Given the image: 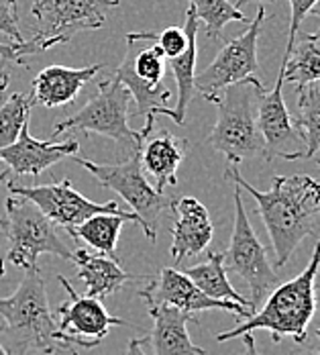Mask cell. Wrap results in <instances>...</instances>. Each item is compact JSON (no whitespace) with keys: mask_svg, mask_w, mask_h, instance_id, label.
Segmentation results:
<instances>
[{"mask_svg":"<svg viewBox=\"0 0 320 355\" xmlns=\"http://www.w3.org/2000/svg\"><path fill=\"white\" fill-rule=\"evenodd\" d=\"M224 178L253 196L276 251L274 268H284L296 248L314 233V220L320 214V182L306 174L274 176L272 188L261 192L235 166H229Z\"/></svg>","mask_w":320,"mask_h":355,"instance_id":"1","label":"cell"},{"mask_svg":"<svg viewBox=\"0 0 320 355\" xmlns=\"http://www.w3.org/2000/svg\"><path fill=\"white\" fill-rule=\"evenodd\" d=\"M0 345L10 355L71 354L49 309L41 270L27 272L10 296L0 298Z\"/></svg>","mask_w":320,"mask_h":355,"instance_id":"2","label":"cell"},{"mask_svg":"<svg viewBox=\"0 0 320 355\" xmlns=\"http://www.w3.org/2000/svg\"><path fill=\"white\" fill-rule=\"evenodd\" d=\"M320 270V241L312 251V259L302 274L285 284L276 286L263 300L261 309L237 329L222 331L216 341H231L243 337L257 329L269 331L272 339L280 343L284 337H292L296 343H304L308 335V324L317 313V276Z\"/></svg>","mask_w":320,"mask_h":355,"instance_id":"3","label":"cell"},{"mask_svg":"<svg viewBox=\"0 0 320 355\" xmlns=\"http://www.w3.org/2000/svg\"><path fill=\"white\" fill-rule=\"evenodd\" d=\"M265 86L251 76L229 86L216 101V123L208 135V143L220 151L231 166L249 157L263 155V139L257 127V101Z\"/></svg>","mask_w":320,"mask_h":355,"instance_id":"4","label":"cell"},{"mask_svg":"<svg viewBox=\"0 0 320 355\" xmlns=\"http://www.w3.org/2000/svg\"><path fill=\"white\" fill-rule=\"evenodd\" d=\"M129 105H131L129 90L114 76L107 78L98 84L96 94H92L84 107L53 127L51 137H60L66 131L94 133L118 143L131 155L139 153L145 139L151 135L153 127L145 125L143 131L131 129Z\"/></svg>","mask_w":320,"mask_h":355,"instance_id":"5","label":"cell"},{"mask_svg":"<svg viewBox=\"0 0 320 355\" xmlns=\"http://www.w3.org/2000/svg\"><path fill=\"white\" fill-rule=\"evenodd\" d=\"M118 0H31L33 37L21 45L23 58L70 43L82 31L100 29Z\"/></svg>","mask_w":320,"mask_h":355,"instance_id":"6","label":"cell"},{"mask_svg":"<svg viewBox=\"0 0 320 355\" xmlns=\"http://www.w3.org/2000/svg\"><path fill=\"white\" fill-rule=\"evenodd\" d=\"M2 233L8 239L6 259L25 272L39 270L41 255H55L71 261V249L60 239L55 225L33 202L8 194L4 200Z\"/></svg>","mask_w":320,"mask_h":355,"instance_id":"7","label":"cell"},{"mask_svg":"<svg viewBox=\"0 0 320 355\" xmlns=\"http://www.w3.org/2000/svg\"><path fill=\"white\" fill-rule=\"evenodd\" d=\"M141 153V151H139ZM133 153L129 159L121 164H96L90 159H84L80 155H73L71 159L80 164L84 170H88L105 188L114 190L131 205V213L137 214L139 225L143 227L147 239L155 243L157 239V223L159 214L172 209L174 198H168L166 194H159L143 174L141 155Z\"/></svg>","mask_w":320,"mask_h":355,"instance_id":"8","label":"cell"},{"mask_svg":"<svg viewBox=\"0 0 320 355\" xmlns=\"http://www.w3.org/2000/svg\"><path fill=\"white\" fill-rule=\"evenodd\" d=\"M233 200H235V218H233L231 243H229V249L222 253L224 270L226 274L233 272L247 282L251 290V309L255 313L263 304V300L269 296V292L278 286L280 278L267 259V251L261 245L259 237L255 235L251 227L239 186H235Z\"/></svg>","mask_w":320,"mask_h":355,"instance_id":"9","label":"cell"},{"mask_svg":"<svg viewBox=\"0 0 320 355\" xmlns=\"http://www.w3.org/2000/svg\"><path fill=\"white\" fill-rule=\"evenodd\" d=\"M265 17H267L265 8L259 6L255 19L249 21L247 31L226 41L224 47L214 58L213 64L206 70L196 73L194 90L200 92L208 103H214L229 86L239 84L251 76H255V71L259 68L257 39H259V31H261Z\"/></svg>","mask_w":320,"mask_h":355,"instance_id":"10","label":"cell"},{"mask_svg":"<svg viewBox=\"0 0 320 355\" xmlns=\"http://www.w3.org/2000/svg\"><path fill=\"white\" fill-rule=\"evenodd\" d=\"M57 282L64 286L68 300L60 304V309L53 313V319L57 324L60 335L64 337L66 345L73 352V347L82 349H94L112 327H125L127 322L123 319H116L108 313L103 304V300L78 294L71 288L70 280L64 276H57Z\"/></svg>","mask_w":320,"mask_h":355,"instance_id":"11","label":"cell"},{"mask_svg":"<svg viewBox=\"0 0 320 355\" xmlns=\"http://www.w3.org/2000/svg\"><path fill=\"white\" fill-rule=\"evenodd\" d=\"M6 186H8L10 194L33 202L53 225H60V227H66V229L82 225L84 220H88L94 214L131 213V211L121 209L118 202H114V200L98 205V202L86 198V196H82L71 186L70 180L43 184V186H19L15 182H8Z\"/></svg>","mask_w":320,"mask_h":355,"instance_id":"12","label":"cell"},{"mask_svg":"<svg viewBox=\"0 0 320 355\" xmlns=\"http://www.w3.org/2000/svg\"><path fill=\"white\" fill-rule=\"evenodd\" d=\"M284 71L280 68V76L272 90L259 94L257 101V127L263 139V157L267 162L282 159H302L306 145L300 131L294 125V119L287 110L284 101Z\"/></svg>","mask_w":320,"mask_h":355,"instance_id":"13","label":"cell"},{"mask_svg":"<svg viewBox=\"0 0 320 355\" xmlns=\"http://www.w3.org/2000/svg\"><path fill=\"white\" fill-rule=\"evenodd\" d=\"M149 284L141 288L137 294L145 300L147 306H174L181 313L194 315L202 311H229L239 315L241 319H249L251 311L237 302L229 300H213L206 294H202L196 286L192 284L190 278L184 276V272H178L174 268H161L157 276L147 278Z\"/></svg>","mask_w":320,"mask_h":355,"instance_id":"14","label":"cell"},{"mask_svg":"<svg viewBox=\"0 0 320 355\" xmlns=\"http://www.w3.org/2000/svg\"><path fill=\"white\" fill-rule=\"evenodd\" d=\"M80 151L78 141L45 143L31 135L29 123L23 127L17 143L0 149V162L6 164V176H39L57 162L73 157Z\"/></svg>","mask_w":320,"mask_h":355,"instance_id":"15","label":"cell"},{"mask_svg":"<svg viewBox=\"0 0 320 355\" xmlns=\"http://www.w3.org/2000/svg\"><path fill=\"white\" fill-rule=\"evenodd\" d=\"M176 214L172 227V257L181 261L186 257L200 255L211 245L214 237V225L206 207L194 196H181L172 202Z\"/></svg>","mask_w":320,"mask_h":355,"instance_id":"16","label":"cell"},{"mask_svg":"<svg viewBox=\"0 0 320 355\" xmlns=\"http://www.w3.org/2000/svg\"><path fill=\"white\" fill-rule=\"evenodd\" d=\"M105 68V64H94L88 68L49 66L33 78V105L45 108H60L70 105L80 90Z\"/></svg>","mask_w":320,"mask_h":355,"instance_id":"17","label":"cell"},{"mask_svg":"<svg viewBox=\"0 0 320 355\" xmlns=\"http://www.w3.org/2000/svg\"><path fill=\"white\" fill-rule=\"evenodd\" d=\"M71 261L78 268L75 276L86 286V296L98 300L112 296L114 292H118L133 280L141 282L149 278V276H133L121 268L118 259H112L100 253H90L82 248L71 251Z\"/></svg>","mask_w":320,"mask_h":355,"instance_id":"18","label":"cell"},{"mask_svg":"<svg viewBox=\"0 0 320 355\" xmlns=\"http://www.w3.org/2000/svg\"><path fill=\"white\" fill-rule=\"evenodd\" d=\"M153 319V329L147 341L153 345V355H206V349L192 343L188 324L198 322L194 315L181 313L174 306H147Z\"/></svg>","mask_w":320,"mask_h":355,"instance_id":"19","label":"cell"},{"mask_svg":"<svg viewBox=\"0 0 320 355\" xmlns=\"http://www.w3.org/2000/svg\"><path fill=\"white\" fill-rule=\"evenodd\" d=\"M141 168L153 178V188L163 194L168 186L178 184V168L186 155V143L170 131L161 129L151 139L147 137L141 147Z\"/></svg>","mask_w":320,"mask_h":355,"instance_id":"20","label":"cell"},{"mask_svg":"<svg viewBox=\"0 0 320 355\" xmlns=\"http://www.w3.org/2000/svg\"><path fill=\"white\" fill-rule=\"evenodd\" d=\"M184 31L188 35V45H186L184 53L174 60H168L170 71L178 86V103H176V108H172L170 119H174L178 125H186V110L196 92L194 78H196V60H198V19L194 17V10L190 6L186 10Z\"/></svg>","mask_w":320,"mask_h":355,"instance_id":"21","label":"cell"},{"mask_svg":"<svg viewBox=\"0 0 320 355\" xmlns=\"http://www.w3.org/2000/svg\"><path fill=\"white\" fill-rule=\"evenodd\" d=\"M125 223H139V218L135 213L94 214L88 220H84L82 225L66 229V231H68V235H71V239H75V241L80 239V241L88 243L96 253L116 259V243H118L121 229Z\"/></svg>","mask_w":320,"mask_h":355,"instance_id":"22","label":"cell"},{"mask_svg":"<svg viewBox=\"0 0 320 355\" xmlns=\"http://www.w3.org/2000/svg\"><path fill=\"white\" fill-rule=\"evenodd\" d=\"M184 276L192 280V284L196 286L202 294H206L208 298L213 300H229V302H237L241 306H245L247 311H251L253 315V309H251L249 300H245L233 284L229 282V276H226V270H224V255L213 251L208 253V259L204 263H198V266H192V268H186L184 270Z\"/></svg>","mask_w":320,"mask_h":355,"instance_id":"23","label":"cell"},{"mask_svg":"<svg viewBox=\"0 0 320 355\" xmlns=\"http://www.w3.org/2000/svg\"><path fill=\"white\" fill-rule=\"evenodd\" d=\"M284 82L294 84L296 90L320 82V39L302 35L296 39L292 53L282 62Z\"/></svg>","mask_w":320,"mask_h":355,"instance_id":"24","label":"cell"},{"mask_svg":"<svg viewBox=\"0 0 320 355\" xmlns=\"http://www.w3.org/2000/svg\"><path fill=\"white\" fill-rule=\"evenodd\" d=\"M296 129L300 131L306 151L302 159L314 157L320 151V88L308 84L298 90V114H296Z\"/></svg>","mask_w":320,"mask_h":355,"instance_id":"25","label":"cell"},{"mask_svg":"<svg viewBox=\"0 0 320 355\" xmlns=\"http://www.w3.org/2000/svg\"><path fill=\"white\" fill-rule=\"evenodd\" d=\"M190 8L194 10V17L204 23L208 39L218 41L222 35V29L233 23H249L247 15L239 10V4H231L229 0H188Z\"/></svg>","mask_w":320,"mask_h":355,"instance_id":"26","label":"cell"},{"mask_svg":"<svg viewBox=\"0 0 320 355\" xmlns=\"http://www.w3.org/2000/svg\"><path fill=\"white\" fill-rule=\"evenodd\" d=\"M31 108H33V101L27 94L12 92L8 96H2V103H0V149L17 143L23 127L29 123Z\"/></svg>","mask_w":320,"mask_h":355,"instance_id":"27","label":"cell"},{"mask_svg":"<svg viewBox=\"0 0 320 355\" xmlns=\"http://www.w3.org/2000/svg\"><path fill=\"white\" fill-rule=\"evenodd\" d=\"M129 60V66L133 73L149 86H159L163 84V76H166V64L168 60L163 58L161 49L157 45L151 47H141L139 51H135V45L129 43V51L125 55Z\"/></svg>","mask_w":320,"mask_h":355,"instance_id":"28","label":"cell"},{"mask_svg":"<svg viewBox=\"0 0 320 355\" xmlns=\"http://www.w3.org/2000/svg\"><path fill=\"white\" fill-rule=\"evenodd\" d=\"M287 2H290V33H287V47H285L284 60L292 53V49L296 45L302 21L306 19V15H310V10L319 4L320 0H287Z\"/></svg>","mask_w":320,"mask_h":355,"instance_id":"29","label":"cell"},{"mask_svg":"<svg viewBox=\"0 0 320 355\" xmlns=\"http://www.w3.org/2000/svg\"><path fill=\"white\" fill-rule=\"evenodd\" d=\"M21 45L10 43V41L0 43V92H4L8 88V82H10V66L23 64V60H25L23 53H21Z\"/></svg>","mask_w":320,"mask_h":355,"instance_id":"30","label":"cell"},{"mask_svg":"<svg viewBox=\"0 0 320 355\" xmlns=\"http://www.w3.org/2000/svg\"><path fill=\"white\" fill-rule=\"evenodd\" d=\"M0 33L10 39V43H25L23 33L19 31V17L17 8L8 4V0H0Z\"/></svg>","mask_w":320,"mask_h":355,"instance_id":"31","label":"cell"},{"mask_svg":"<svg viewBox=\"0 0 320 355\" xmlns=\"http://www.w3.org/2000/svg\"><path fill=\"white\" fill-rule=\"evenodd\" d=\"M145 343H147V337H143V339H139V337H135V339H131L129 341V345H127V352H125V355H147L145 354Z\"/></svg>","mask_w":320,"mask_h":355,"instance_id":"32","label":"cell"},{"mask_svg":"<svg viewBox=\"0 0 320 355\" xmlns=\"http://www.w3.org/2000/svg\"><path fill=\"white\" fill-rule=\"evenodd\" d=\"M243 343H245V354L243 355H261L259 354V349H257V343H255V337H253V333L243 335Z\"/></svg>","mask_w":320,"mask_h":355,"instance_id":"33","label":"cell"},{"mask_svg":"<svg viewBox=\"0 0 320 355\" xmlns=\"http://www.w3.org/2000/svg\"><path fill=\"white\" fill-rule=\"evenodd\" d=\"M310 12H312L314 17H319V19H320V2H319V4H317V6H314V8H312V10H310ZM312 35L319 37V39H320V29H319V31H317V33H312Z\"/></svg>","mask_w":320,"mask_h":355,"instance_id":"34","label":"cell"},{"mask_svg":"<svg viewBox=\"0 0 320 355\" xmlns=\"http://www.w3.org/2000/svg\"><path fill=\"white\" fill-rule=\"evenodd\" d=\"M4 266H6V259H4V257H0V278H2V276H4V272H6V268H4Z\"/></svg>","mask_w":320,"mask_h":355,"instance_id":"35","label":"cell"},{"mask_svg":"<svg viewBox=\"0 0 320 355\" xmlns=\"http://www.w3.org/2000/svg\"><path fill=\"white\" fill-rule=\"evenodd\" d=\"M294 355H320V349H317V352H302V354H294Z\"/></svg>","mask_w":320,"mask_h":355,"instance_id":"36","label":"cell"},{"mask_svg":"<svg viewBox=\"0 0 320 355\" xmlns=\"http://www.w3.org/2000/svg\"><path fill=\"white\" fill-rule=\"evenodd\" d=\"M0 103H2V96H0ZM6 174H4V172H2V174H0V184H2V182H4V180H6Z\"/></svg>","mask_w":320,"mask_h":355,"instance_id":"37","label":"cell"},{"mask_svg":"<svg viewBox=\"0 0 320 355\" xmlns=\"http://www.w3.org/2000/svg\"><path fill=\"white\" fill-rule=\"evenodd\" d=\"M0 355H10V354H8V352H6V349H4V347L0 345Z\"/></svg>","mask_w":320,"mask_h":355,"instance_id":"38","label":"cell"},{"mask_svg":"<svg viewBox=\"0 0 320 355\" xmlns=\"http://www.w3.org/2000/svg\"><path fill=\"white\" fill-rule=\"evenodd\" d=\"M8 4H10L12 8H17V0H8Z\"/></svg>","mask_w":320,"mask_h":355,"instance_id":"39","label":"cell"},{"mask_svg":"<svg viewBox=\"0 0 320 355\" xmlns=\"http://www.w3.org/2000/svg\"><path fill=\"white\" fill-rule=\"evenodd\" d=\"M257 2H261V6H263V4H267V2H276V0H257Z\"/></svg>","mask_w":320,"mask_h":355,"instance_id":"40","label":"cell"},{"mask_svg":"<svg viewBox=\"0 0 320 355\" xmlns=\"http://www.w3.org/2000/svg\"><path fill=\"white\" fill-rule=\"evenodd\" d=\"M317 335H319V337H320V324H319V329H317Z\"/></svg>","mask_w":320,"mask_h":355,"instance_id":"41","label":"cell"},{"mask_svg":"<svg viewBox=\"0 0 320 355\" xmlns=\"http://www.w3.org/2000/svg\"><path fill=\"white\" fill-rule=\"evenodd\" d=\"M0 231H2V218H0Z\"/></svg>","mask_w":320,"mask_h":355,"instance_id":"42","label":"cell"},{"mask_svg":"<svg viewBox=\"0 0 320 355\" xmlns=\"http://www.w3.org/2000/svg\"><path fill=\"white\" fill-rule=\"evenodd\" d=\"M317 290H320V286H317Z\"/></svg>","mask_w":320,"mask_h":355,"instance_id":"43","label":"cell"},{"mask_svg":"<svg viewBox=\"0 0 320 355\" xmlns=\"http://www.w3.org/2000/svg\"><path fill=\"white\" fill-rule=\"evenodd\" d=\"M319 166H320V159H319Z\"/></svg>","mask_w":320,"mask_h":355,"instance_id":"44","label":"cell"},{"mask_svg":"<svg viewBox=\"0 0 320 355\" xmlns=\"http://www.w3.org/2000/svg\"><path fill=\"white\" fill-rule=\"evenodd\" d=\"M0 43H4V41H0Z\"/></svg>","mask_w":320,"mask_h":355,"instance_id":"45","label":"cell"}]
</instances>
